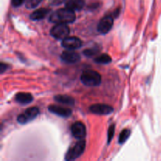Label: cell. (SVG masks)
Returning a JSON list of instances; mask_svg holds the SVG:
<instances>
[{
	"label": "cell",
	"mask_w": 161,
	"mask_h": 161,
	"mask_svg": "<svg viewBox=\"0 0 161 161\" xmlns=\"http://www.w3.org/2000/svg\"><path fill=\"white\" fill-rule=\"evenodd\" d=\"M61 58L64 62L68 64H74L80 60V56L78 53L71 50H67L63 52L61 55Z\"/></svg>",
	"instance_id": "10"
},
{
	"label": "cell",
	"mask_w": 161,
	"mask_h": 161,
	"mask_svg": "<svg viewBox=\"0 0 161 161\" xmlns=\"http://www.w3.org/2000/svg\"><path fill=\"white\" fill-rule=\"evenodd\" d=\"M82 41L76 37H67L64 39L61 42V46L66 50H76L81 47Z\"/></svg>",
	"instance_id": "7"
},
{
	"label": "cell",
	"mask_w": 161,
	"mask_h": 161,
	"mask_svg": "<svg viewBox=\"0 0 161 161\" xmlns=\"http://www.w3.org/2000/svg\"><path fill=\"white\" fill-rule=\"evenodd\" d=\"M75 20V11L64 8L55 11L50 16V21L55 24L72 23Z\"/></svg>",
	"instance_id": "1"
},
{
	"label": "cell",
	"mask_w": 161,
	"mask_h": 161,
	"mask_svg": "<svg viewBox=\"0 0 161 161\" xmlns=\"http://www.w3.org/2000/svg\"><path fill=\"white\" fill-rule=\"evenodd\" d=\"M114 134H115V125L114 124H113V125L110 126L108 130V143L111 142L112 138H113V136H114Z\"/></svg>",
	"instance_id": "20"
},
{
	"label": "cell",
	"mask_w": 161,
	"mask_h": 161,
	"mask_svg": "<svg viewBox=\"0 0 161 161\" xmlns=\"http://www.w3.org/2000/svg\"><path fill=\"white\" fill-rule=\"evenodd\" d=\"M113 25V18L111 16L104 17L97 25V31L102 34H106L111 30Z\"/></svg>",
	"instance_id": "8"
},
{
	"label": "cell",
	"mask_w": 161,
	"mask_h": 161,
	"mask_svg": "<svg viewBox=\"0 0 161 161\" xmlns=\"http://www.w3.org/2000/svg\"><path fill=\"white\" fill-rule=\"evenodd\" d=\"M65 0H50V3L53 6H59V5L62 4Z\"/></svg>",
	"instance_id": "22"
},
{
	"label": "cell",
	"mask_w": 161,
	"mask_h": 161,
	"mask_svg": "<svg viewBox=\"0 0 161 161\" xmlns=\"http://www.w3.org/2000/svg\"><path fill=\"white\" fill-rule=\"evenodd\" d=\"M16 102L21 105H27L33 101V97L29 93H19L15 97Z\"/></svg>",
	"instance_id": "13"
},
{
	"label": "cell",
	"mask_w": 161,
	"mask_h": 161,
	"mask_svg": "<svg viewBox=\"0 0 161 161\" xmlns=\"http://www.w3.org/2000/svg\"><path fill=\"white\" fill-rule=\"evenodd\" d=\"M81 82L88 86H97L102 82V76L97 72L94 70H86L80 76Z\"/></svg>",
	"instance_id": "2"
},
{
	"label": "cell",
	"mask_w": 161,
	"mask_h": 161,
	"mask_svg": "<svg viewBox=\"0 0 161 161\" xmlns=\"http://www.w3.org/2000/svg\"><path fill=\"white\" fill-rule=\"evenodd\" d=\"M11 2H12L13 6L17 7V6H21L24 2H25V0H11Z\"/></svg>",
	"instance_id": "21"
},
{
	"label": "cell",
	"mask_w": 161,
	"mask_h": 161,
	"mask_svg": "<svg viewBox=\"0 0 161 161\" xmlns=\"http://www.w3.org/2000/svg\"><path fill=\"white\" fill-rule=\"evenodd\" d=\"M48 109L50 113L58 115V116H62V117H69L72 115V110L70 108L58 106V105H50V106H49Z\"/></svg>",
	"instance_id": "11"
},
{
	"label": "cell",
	"mask_w": 161,
	"mask_h": 161,
	"mask_svg": "<svg viewBox=\"0 0 161 161\" xmlns=\"http://www.w3.org/2000/svg\"><path fill=\"white\" fill-rule=\"evenodd\" d=\"M112 59H111V57L109 55L106 54V53H103L102 55H99L98 57L94 59V61L96 63H98V64H108V63L111 62Z\"/></svg>",
	"instance_id": "16"
},
{
	"label": "cell",
	"mask_w": 161,
	"mask_h": 161,
	"mask_svg": "<svg viewBox=\"0 0 161 161\" xmlns=\"http://www.w3.org/2000/svg\"><path fill=\"white\" fill-rule=\"evenodd\" d=\"M50 13V9H45V8H41V9H37L34 11L32 14L30 15V18L32 20H40L45 18L47 14Z\"/></svg>",
	"instance_id": "14"
},
{
	"label": "cell",
	"mask_w": 161,
	"mask_h": 161,
	"mask_svg": "<svg viewBox=\"0 0 161 161\" xmlns=\"http://www.w3.org/2000/svg\"><path fill=\"white\" fill-rule=\"evenodd\" d=\"M85 147H86V143L84 140L78 142L68 151L65 156V160H74L80 157L84 152Z\"/></svg>",
	"instance_id": "4"
},
{
	"label": "cell",
	"mask_w": 161,
	"mask_h": 161,
	"mask_svg": "<svg viewBox=\"0 0 161 161\" xmlns=\"http://www.w3.org/2000/svg\"><path fill=\"white\" fill-rule=\"evenodd\" d=\"M90 111L97 115H109L113 112V108L105 104H97L90 107Z\"/></svg>",
	"instance_id": "9"
},
{
	"label": "cell",
	"mask_w": 161,
	"mask_h": 161,
	"mask_svg": "<svg viewBox=\"0 0 161 161\" xmlns=\"http://www.w3.org/2000/svg\"><path fill=\"white\" fill-rule=\"evenodd\" d=\"M130 135V130L129 129H124V130H122V132L120 133L119 137V144H123V143L125 142L128 138Z\"/></svg>",
	"instance_id": "17"
},
{
	"label": "cell",
	"mask_w": 161,
	"mask_h": 161,
	"mask_svg": "<svg viewBox=\"0 0 161 161\" xmlns=\"http://www.w3.org/2000/svg\"><path fill=\"white\" fill-rule=\"evenodd\" d=\"M6 69H7V65L4 63H1V64H0V72H1V73H3L6 70Z\"/></svg>",
	"instance_id": "23"
},
{
	"label": "cell",
	"mask_w": 161,
	"mask_h": 161,
	"mask_svg": "<svg viewBox=\"0 0 161 161\" xmlns=\"http://www.w3.org/2000/svg\"><path fill=\"white\" fill-rule=\"evenodd\" d=\"M42 1V0H27V2L25 3V6L28 9H34V8L37 7Z\"/></svg>",
	"instance_id": "19"
},
{
	"label": "cell",
	"mask_w": 161,
	"mask_h": 161,
	"mask_svg": "<svg viewBox=\"0 0 161 161\" xmlns=\"http://www.w3.org/2000/svg\"><path fill=\"white\" fill-rule=\"evenodd\" d=\"M70 34V28L67 24H56L50 30V35L56 39H64Z\"/></svg>",
	"instance_id": "3"
},
{
	"label": "cell",
	"mask_w": 161,
	"mask_h": 161,
	"mask_svg": "<svg viewBox=\"0 0 161 161\" xmlns=\"http://www.w3.org/2000/svg\"><path fill=\"white\" fill-rule=\"evenodd\" d=\"M84 0H66L65 7L73 11H80L84 7Z\"/></svg>",
	"instance_id": "12"
},
{
	"label": "cell",
	"mask_w": 161,
	"mask_h": 161,
	"mask_svg": "<svg viewBox=\"0 0 161 161\" xmlns=\"http://www.w3.org/2000/svg\"><path fill=\"white\" fill-rule=\"evenodd\" d=\"M100 50L99 48H96V47H93V48L87 49V50H83V54L86 57H89V58H91V57L94 56V55L97 54L99 53Z\"/></svg>",
	"instance_id": "18"
},
{
	"label": "cell",
	"mask_w": 161,
	"mask_h": 161,
	"mask_svg": "<svg viewBox=\"0 0 161 161\" xmlns=\"http://www.w3.org/2000/svg\"><path fill=\"white\" fill-rule=\"evenodd\" d=\"M71 131L74 138L77 139H83L86 135V127L82 122L74 123L71 127Z\"/></svg>",
	"instance_id": "6"
},
{
	"label": "cell",
	"mask_w": 161,
	"mask_h": 161,
	"mask_svg": "<svg viewBox=\"0 0 161 161\" xmlns=\"http://www.w3.org/2000/svg\"><path fill=\"white\" fill-rule=\"evenodd\" d=\"M54 100L56 102H59V103L68 105H73L74 103H75V100L72 97L69 95H64V94L56 95L54 97Z\"/></svg>",
	"instance_id": "15"
},
{
	"label": "cell",
	"mask_w": 161,
	"mask_h": 161,
	"mask_svg": "<svg viewBox=\"0 0 161 161\" xmlns=\"http://www.w3.org/2000/svg\"><path fill=\"white\" fill-rule=\"evenodd\" d=\"M39 114V110L37 107H31L25 110L23 113L19 115L17 117V122L21 124H27L36 119Z\"/></svg>",
	"instance_id": "5"
}]
</instances>
